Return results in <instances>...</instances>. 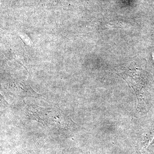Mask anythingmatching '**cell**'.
Returning a JSON list of instances; mask_svg holds the SVG:
<instances>
[{"instance_id":"cell-1","label":"cell","mask_w":154,"mask_h":154,"mask_svg":"<svg viewBox=\"0 0 154 154\" xmlns=\"http://www.w3.org/2000/svg\"><path fill=\"white\" fill-rule=\"evenodd\" d=\"M37 121L48 125H51L60 131L70 129L73 123L70 118L59 110L45 109L40 107Z\"/></svg>"}]
</instances>
